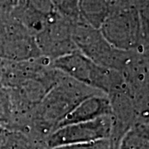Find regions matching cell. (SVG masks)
Here are the masks:
<instances>
[{
	"label": "cell",
	"instance_id": "13",
	"mask_svg": "<svg viewBox=\"0 0 149 149\" xmlns=\"http://www.w3.org/2000/svg\"><path fill=\"white\" fill-rule=\"evenodd\" d=\"M112 148V145L109 140H104L99 141L95 143L86 144H78V145H70L56 148L53 149H110ZM113 149V148H112Z\"/></svg>",
	"mask_w": 149,
	"mask_h": 149
},
{
	"label": "cell",
	"instance_id": "12",
	"mask_svg": "<svg viewBox=\"0 0 149 149\" xmlns=\"http://www.w3.org/2000/svg\"><path fill=\"white\" fill-rule=\"evenodd\" d=\"M10 97L0 91V123L8 122L13 114Z\"/></svg>",
	"mask_w": 149,
	"mask_h": 149
},
{
	"label": "cell",
	"instance_id": "7",
	"mask_svg": "<svg viewBox=\"0 0 149 149\" xmlns=\"http://www.w3.org/2000/svg\"><path fill=\"white\" fill-rule=\"evenodd\" d=\"M112 113L109 96L105 94H95L80 101L59 123L58 127L75 123L85 122Z\"/></svg>",
	"mask_w": 149,
	"mask_h": 149
},
{
	"label": "cell",
	"instance_id": "2",
	"mask_svg": "<svg viewBox=\"0 0 149 149\" xmlns=\"http://www.w3.org/2000/svg\"><path fill=\"white\" fill-rule=\"evenodd\" d=\"M51 65L70 78L105 95L125 85L122 73L97 65L79 50L54 59Z\"/></svg>",
	"mask_w": 149,
	"mask_h": 149
},
{
	"label": "cell",
	"instance_id": "4",
	"mask_svg": "<svg viewBox=\"0 0 149 149\" xmlns=\"http://www.w3.org/2000/svg\"><path fill=\"white\" fill-rule=\"evenodd\" d=\"M100 31L107 42L118 50L133 52L141 46L140 16L133 8L110 11Z\"/></svg>",
	"mask_w": 149,
	"mask_h": 149
},
{
	"label": "cell",
	"instance_id": "3",
	"mask_svg": "<svg viewBox=\"0 0 149 149\" xmlns=\"http://www.w3.org/2000/svg\"><path fill=\"white\" fill-rule=\"evenodd\" d=\"M72 38L80 52L97 65L122 73L133 52H124L113 47L96 29L84 22L72 25Z\"/></svg>",
	"mask_w": 149,
	"mask_h": 149
},
{
	"label": "cell",
	"instance_id": "6",
	"mask_svg": "<svg viewBox=\"0 0 149 149\" xmlns=\"http://www.w3.org/2000/svg\"><path fill=\"white\" fill-rule=\"evenodd\" d=\"M36 42L41 55L52 61L77 50L72 38V26L54 17L38 32Z\"/></svg>",
	"mask_w": 149,
	"mask_h": 149
},
{
	"label": "cell",
	"instance_id": "9",
	"mask_svg": "<svg viewBox=\"0 0 149 149\" xmlns=\"http://www.w3.org/2000/svg\"><path fill=\"white\" fill-rule=\"evenodd\" d=\"M116 149H149L148 118H138L123 134Z\"/></svg>",
	"mask_w": 149,
	"mask_h": 149
},
{
	"label": "cell",
	"instance_id": "10",
	"mask_svg": "<svg viewBox=\"0 0 149 149\" xmlns=\"http://www.w3.org/2000/svg\"><path fill=\"white\" fill-rule=\"evenodd\" d=\"M27 138L0 123V149H30Z\"/></svg>",
	"mask_w": 149,
	"mask_h": 149
},
{
	"label": "cell",
	"instance_id": "11",
	"mask_svg": "<svg viewBox=\"0 0 149 149\" xmlns=\"http://www.w3.org/2000/svg\"><path fill=\"white\" fill-rule=\"evenodd\" d=\"M54 8L68 17L79 16L77 9V0H51Z\"/></svg>",
	"mask_w": 149,
	"mask_h": 149
},
{
	"label": "cell",
	"instance_id": "8",
	"mask_svg": "<svg viewBox=\"0 0 149 149\" xmlns=\"http://www.w3.org/2000/svg\"><path fill=\"white\" fill-rule=\"evenodd\" d=\"M78 14L82 21L100 29L110 13L109 0H77Z\"/></svg>",
	"mask_w": 149,
	"mask_h": 149
},
{
	"label": "cell",
	"instance_id": "1",
	"mask_svg": "<svg viewBox=\"0 0 149 149\" xmlns=\"http://www.w3.org/2000/svg\"><path fill=\"white\" fill-rule=\"evenodd\" d=\"M100 93L59 71L55 85L32 109L33 122L40 133L49 136L80 101Z\"/></svg>",
	"mask_w": 149,
	"mask_h": 149
},
{
	"label": "cell",
	"instance_id": "5",
	"mask_svg": "<svg viewBox=\"0 0 149 149\" xmlns=\"http://www.w3.org/2000/svg\"><path fill=\"white\" fill-rule=\"evenodd\" d=\"M113 130V117L105 115L95 119L66 124L56 128L48 136L47 143L51 149L109 140Z\"/></svg>",
	"mask_w": 149,
	"mask_h": 149
}]
</instances>
